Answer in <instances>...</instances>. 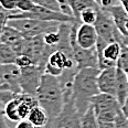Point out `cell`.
<instances>
[{"instance_id":"cell-4","label":"cell","mask_w":128,"mask_h":128,"mask_svg":"<svg viewBox=\"0 0 128 128\" xmlns=\"http://www.w3.org/2000/svg\"><path fill=\"white\" fill-rule=\"evenodd\" d=\"M24 18L34 19V20H42V21H56V22H61V23L76 22V19L74 17L68 16L60 11H54V10L48 9V8L39 6V4H36V7L29 12H19L18 10H14L13 12L9 13V19H24Z\"/></svg>"},{"instance_id":"cell-8","label":"cell","mask_w":128,"mask_h":128,"mask_svg":"<svg viewBox=\"0 0 128 128\" xmlns=\"http://www.w3.org/2000/svg\"><path fill=\"white\" fill-rule=\"evenodd\" d=\"M90 106L94 109L96 116L103 115L106 113H117L120 110V104L115 96L100 93L90 100Z\"/></svg>"},{"instance_id":"cell-13","label":"cell","mask_w":128,"mask_h":128,"mask_svg":"<svg viewBox=\"0 0 128 128\" xmlns=\"http://www.w3.org/2000/svg\"><path fill=\"white\" fill-rule=\"evenodd\" d=\"M26 39V38H24L19 31L9 26H4V30L1 31V36H0V41L10 45L18 53V55L21 53V50L23 48Z\"/></svg>"},{"instance_id":"cell-21","label":"cell","mask_w":128,"mask_h":128,"mask_svg":"<svg viewBox=\"0 0 128 128\" xmlns=\"http://www.w3.org/2000/svg\"><path fill=\"white\" fill-rule=\"evenodd\" d=\"M100 11V8H88V9L84 10V11L80 14L78 21L81 23H84V24L95 26Z\"/></svg>"},{"instance_id":"cell-16","label":"cell","mask_w":128,"mask_h":128,"mask_svg":"<svg viewBox=\"0 0 128 128\" xmlns=\"http://www.w3.org/2000/svg\"><path fill=\"white\" fill-rule=\"evenodd\" d=\"M68 4L73 12V17L76 19V21H78L80 14L84 10L88 8H100L96 0H68Z\"/></svg>"},{"instance_id":"cell-24","label":"cell","mask_w":128,"mask_h":128,"mask_svg":"<svg viewBox=\"0 0 128 128\" xmlns=\"http://www.w3.org/2000/svg\"><path fill=\"white\" fill-rule=\"evenodd\" d=\"M16 64L19 66L20 68H28V66H31V65H34L33 64V61L31 60L28 55H24V54H19L17 58V61H16Z\"/></svg>"},{"instance_id":"cell-29","label":"cell","mask_w":128,"mask_h":128,"mask_svg":"<svg viewBox=\"0 0 128 128\" xmlns=\"http://www.w3.org/2000/svg\"><path fill=\"white\" fill-rule=\"evenodd\" d=\"M120 108H122V114H124L125 116L128 118V97H127V100H125V103L122 104V105L120 106Z\"/></svg>"},{"instance_id":"cell-6","label":"cell","mask_w":128,"mask_h":128,"mask_svg":"<svg viewBox=\"0 0 128 128\" xmlns=\"http://www.w3.org/2000/svg\"><path fill=\"white\" fill-rule=\"evenodd\" d=\"M78 70V66L73 58V55L64 51H55L50 55L45 65L44 73L49 75L60 77L65 71Z\"/></svg>"},{"instance_id":"cell-7","label":"cell","mask_w":128,"mask_h":128,"mask_svg":"<svg viewBox=\"0 0 128 128\" xmlns=\"http://www.w3.org/2000/svg\"><path fill=\"white\" fill-rule=\"evenodd\" d=\"M43 74L44 70L36 65H31L28 68H21V75L19 80L21 93L36 96Z\"/></svg>"},{"instance_id":"cell-28","label":"cell","mask_w":128,"mask_h":128,"mask_svg":"<svg viewBox=\"0 0 128 128\" xmlns=\"http://www.w3.org/2000/svg\"><path fill=\"white\" fill-rule=\"evenodd\" d=\"M100 128H116L115 122H98Z\"/></svg>"},{"instance_id":"cell-9","label":"cell","mask_w":128,"mask_h":128,"mask_svg":"<svg viewBox=\"0 0 128 128\" xmlns=\"http://www.w3.org/2000/svg\"><path fill=\"white\" fill-rule=\"evenodd\" d=\"M72 50H73V58L75 60L80 70L86 68H100L96 46L93 49H82L77 45L76 42H74L72 43Z\"/></svg>"},{"instance_id":"cell-12","label":"cell","mask_w":128,"mask_h":128,"mask_svg":"<svg viewBox=\"0 0 128 128\" xmlns=\"http://www.w3.org/2000/svg\"><path fill=\"white\" fill-rule=\"evenodd\" d=\"M117 68H110L102 70L97 77V85L100 93L109 95H116Z\"/></svg>"},{"instance_id":"cell-17","label":"cell","mask_w":128,"mask_h":128,"mask_svg":"<svg viewBox=\"0 0 128 128\" xmlns=\"http://www.w3.org/2000/svg\"><path fill=\"white\" fill-rule=\"evenodd\" d=\"M26 119H28L29 122H31L34 126L38 128L45 127L50 122L48 114L45 113V110L41 106H36V107H34L32 109Z\"/></svg>"},{"instance_id":"cell-2","label":"cell","mask_w":128,"mask_h":128,"mask_svg":"<svg viewBox=\"0 0 128 128\" xmlns=\"http://www.w3.org/2000/svg\"><path fill=\"white\" fill-rule=\"evenodd\" d=\"M36 97L39 106L45 110L50 122L58 118L65 105V96L58 77L43 74Z\"/></svg>"},{"instance_id":"cell-27","label":"cell","mask_w":128,"mask_h":128,"mask_svg":"<svg viewBox=\"0 0 128 128\" xmlns=\"http://www.w3.org/2000/svg\"><path fill=\"white\" fill-rule=\"evenodd\" d=\"M16 128H38V127H36L31 122H29L28 119H22V120L17 122Z\"/></svg>"},{"instance_id":"cell-10","label":"cell","mask_w":128,"mask_h":128,"mask_svg":"<svg viewBox=\"0 0 128 128\" xmlns=\"http://www.w3.org/2000/svg\"><path fill=\"white\" fill-rule=\"evenodd\" d=\"M21 75V68L16 63L0 64V83L6 84L16 94H20L19 80Z\"/></svg>"},{"instance_id":"cell-14","label":"cell","mask_w":128,"mask_h":128,"mask_svg":"<svg viewBox=\"0 0 128 128\" xmlns=\"http://www.w3.org/2000/svg\"><path fill=\"white\" fill-rule=\"evenodd\" d=\"M105 11H107L110 14V17L113 18L114 22H115L119 32H120L122 36H128V33L126 31V22L128 20V12L125 9V7L122 4H116V6L109 8L107 10H105Z\"/></svg>"},{"instance_id":"cell-5","label":"cell","mask_w":128,"mask_h":128,"mask_svg":"<svg viewBox=\"0 0 128 128\" xmlns=\"http://www.w3.org/2000/svg\"><path fill=\"white\" fill-rule=\"evenodd\" d=\"M94 26L98 34V38L105 40L108 43H110V42H119L122 45L126 44L128 36H122L119 32L113 18L105 10L100 9V13H98L97 21H96Z\"/></svg>"},{"instance_id":"cell-30","label":"cell","mask_w":128,"mask_h":128,"mask_svg":"<svg viewBox=\"0 0 128 128\" xmlns=\"http://www.w3.org/2000/svg\"><path fill=\"white\" fill-rule=\"evenodd\" d=\"M120 2H122V4L125 7V9L127 10V12H128V0H120Z\"/></svg>"},{"instance_id":"cell-25","label":"cell","mask_w":128,"mask_h":128,"mask_svg":"<svg viewBox=\"0 0 128 128\" xmlns=\"http://www.w3.org/2000/svg\"><path fill=\"white\" fill-rule=\"evenodd\" d=\"M18 0H0V7L7 12H13L17 10Z\"/></svg>"},{"instance_id":"cell-33","label":"cell","mask_w":128,"mask_h":128,"mask_svg":"<svg viewBox=\"0 0 128 128\" xmlns=\"http://www.w3.org/2000/svg\"><path fill=\"white\" fill-rule=\"evenodd\" d=\"M96 1H97V0H96Z\"/></svg>"},{"instance_id":"cell-32","label":"cell","mask_w":128,"mask_h":128,"mask_svg":"<svg viewBox=\"0 0 128 128\" xmlns=\"http://www.w3.org/2000/svg\"><path fill=\"white\" fill-rule=\"evenodd\" d=\"M126 75H127V80H128V72H126Z\"/></svg>"},{"instance_id":"cell-18","label":"cell","mask_w":128,"mask_h":128,"mask_svg":"<svg viewBox=\"0 0 128 128\" xmlns=\"http://www.w3.org/2000/svg\"><path fill=\"white\" fill-rule=\"evenodd\" d=\"M18 53L8 45L0 41V64H12L16 63Z\"/></svg>"},{"instance_id":"cell-11","label":"cell","mask_w":128,"mask_h":128,"mask_svg":"<svg viewBox=\"0 0 128 128\" xmlns=\"http://www.w3.org/2000/svg\"><path fill=\"white\" fill-rule=\"evenodd\" d=\"M98 34L94 26L81 23L76 31V43L82 49H93L96 46Z\"/></svg>"},{"instance_id":"cell-3","label":"cell","mask_w":128,"mask_h":128,"mask_svg":"<svg viewBox=\"0 0 128 128\" xmlns=\"http://www.w3.org/2000/svg\"><path fill=\"white\" fill-rule=\"evenodd\" d=\"M7 26H12L18 30L24 38L31 39L39 36H44L45 33L51 31L58 30L61 22L56 21H42L34 19H9Z\"/></svg>"},{"instance_id":"cell-1","label":"cell","mask_w":128,"mask_h":128,"mask_svg":"<svg viewBox=\"0 0 128 128\" xmlns=\"http://www.w3.org/2000/svg\"><path fill=\"white\" fill-rule=\"evenodd\" d=\"M100 72V68H86L80 70L74 77L70 100L74 104L80 116H82L88 109L90 100L100 93L97 85Z\"/></svg>"},{"instance_id":"cell-26","label":"cell","mask_w":128,"mask_h":128,"mask_svg":"<svg viewBox=\"0 0 128 128\" xmlns=\"http://www.w3.org/2000/svg\"><path fill=\"white\" fill-rule=\"evenodd\" d=\"M115 126L116 128H128V118L122 114V110L117 114L115 118Z\"/></svg>"},{"instance_id":"cell-31","label":"cell","mask_w":128,"mask_h":128,"mask_svg":"<svg viewBox=\"0 0 128 128\" xmlns=\"http://www.w3.org/2000/svg\"><path fill=\"white\" fill-rule=\"evenodd\" d=\"M126 31H127V33H128V20H127V22H126Z\"/></svg>"},{"instance_id":"cell-20","label":"cell","mask_w":128,"mask_h":128,"mask_svg":"<svg viewBox=\"0 0 128 128\" xmlns=\"http://www.w3.org/2000/svg\"><path fill=\"white\" fill-rule=\"evenodd\" d=\"M81 126L82 128H100L97 116L90 105L88 109L81 116Z\"/></svg>"},{"instance_id":"cell-34","label":"cell","mask_w":128,"mask_h":128,"mask_svg":"<svg viewBox=\"0 0 128 128\" xmlns=\"http://www.w3.org/2000/svg\"><path fill=\"white\" fill-rule=\"evenodd\" d=\"M0 84H1V83H0Z\"/></svg>"},{"instance_id":"cell-15","label":"cell","mask_w":128,"mask_h":128,"mask_svg":"<svg viewBox=\"0 0 128 128\" xmlns=\"http://www.w3.org/2000/svg\"><path fill=\"white\" fill-rule=\"evenodd\" d=\"M116 100L120 104V106L125 103L128 97V80L126 72L117 68V82H116Z\"/></svg>"},{"instance_id":"cell-23","label":"cell","mask_w":128,"mask_h":128,"mask_svg":"<svg viewBox=\"0 0 128 128\" xmlns=\"http://www.w3.org/2000/svg\"><path fill=\"white\" fill-rule=\"evenodd\" d=\"M36 4L32 0H18L17 10L19 12H29L36 7Z\"/></svg>"},{"instance_id":"cell-19","label":"cell","mask_w":128,"mask_h":128,"mask_svg":"<svg viewBox=\"0 0 128 128\" xmlns=\"http://www.w3.org/2000/svg\"><path fill=\"white\" fill-rule=\"evenodd\" d=\"M4 115L8 119L12 122H20V116H19V102H18L17 95L10 100L8 103L4 105Z\"/></svg>"},{"instance_id":"cell-22","label":"cell","mask_w":128,"mask_h":128,"mask_svg":"<svg viewBox=\"0 0 128 128\" xmlns=\"http://www.w3.org/2000/svg\"><path fill=\"white\" fill-rule=\"evenodd\" d=\"M117 68L122 70L124 72H128V45L122 44L119 58L117 61Z\"/></svg>"}]
</instances>
